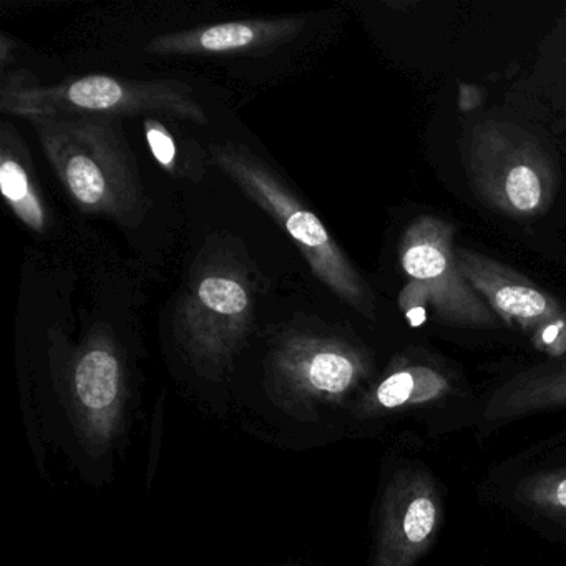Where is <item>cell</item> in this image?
Masks as SVG:
<instances>
[{
    "mask_svg": "<svg viewBox=\"0 0 566 566\" xmlns=\"http://www.w3.org/2000/svg\"><path fill=\"white\" fill-rule=\"evenodd\" d=\"M218 165L271 214L300 248L314 274L366 316H374L373 294L350 266L313 211L306 210L260 161L231 148H217Z\"/></svg>",
    "mask_w": 566,
    "mask_h": 566,
    "instance_id": "6da1fadb",
    "label": "cell"
},
{
    "mask_svg": "<svg viewBox=\"0 0 566 566\" xmlns=\"http://www.w3.org/2000/svg\"><path fill=\"white\" fill-rule=\"evenodd\" d=\"M35 120L45 154L82 210L127 213L134 207V174L104 122Z\"/></svg>",
    "mask_w": 566,
    "mask_h": 566,
    "instance_id": "7a4b0ae2",
    "label": "cell"
},
{
    "mask_svg": "<svg viewBox=\"0 0 566 566\" xmlns=\"http://www.w3.org/2000/svg\"><path fill=\"white\" fill-rule=\"evenodd\" d=\"M463 157L476 193L495 210L530 217L552 203V164L526 132L493 122L479 125L467 137Z\"/></svg>",
    "mask_w": 566,
    "mask_h": 566,
    "instance_id": "3957f363",
    "label": "cell"
},
{
    "mask_svg": "<svg viewBox=\"0 0 566 566\" xmlns=\"http://www.w3.org/2000/svg\"><path fill=\"white\" fill-rule=\"evenodd\" d=\"M453 228L437 218L422 217L410 224L400 244V263L410 284L400 304L409 317L419 303L432 307L442 323L453 326H499L500 317L467 283L452 248Z\"/></svg>",
    "mask_w": 566,
    "mask_h": 566,
    "instance_id": "277c9868",
    "label": "cell"
},
{
    "mask_svg": "<svg viewBox=\"0 0 566 566\" xmlns=\"http://www.w3.org/2000/svg\"><path fill=\"white\" fill-rule=\"evenodd\" d=\"M2 108L32 120L62 118L64 115H132L167 112L205 124L201 108L171 85L118 81L107 75H88L57 87L6 85Z\"/></svg>",
    "mask_w": 566,
    "mask_h": 566,
    "instance_id": "5b68a950",
    "label": "cell"
},
{
    "mask_svg": "<svg viewBox=\"0 0 566 566\" xmlns=\"http://www.w3.org/2000/svg\"><path fill=\"white\" fill-rule=\"evenodd\" d=\"M442 495L423 469L397 472L384 492L373 566H413L442 525Z\"/></svg>",
    "mask_w": 566,
    "mask_h": 566,
    "instance_id": "8992f818",
    "label": "cell"
},
{
    "mask_svg": "<svg viewBox=\"0 0 566 566\" xmlns=\"http://www.w3.org/2000/svg\"><path fill=\"white\" fill-rule=\"evenodd\" d=\"M455 254L467 283L485 297L500 321L535 329V336L546 327L566 324L565 311L532 281L475 251L460 248Z\"/></svg>",
    "mask_w": 566,
    "mask_h": 566,
    "instance_id": "52a82bcc",
    "label": "cell"
},
{
    "mask_svg": "<svg viewBox=\"0 0 566 566\" xmlns=\"http://www.w3.org/2000/svg\"><path fill=\"white\" fill-rule=\"evenodd\" d=\"M283 369L306 392L339 397L356 386L364 374V360L344 344L314 340L287 350Z\"/></svg>",
    "mask_w": 566,
    "mask_h": 566,
    "instance_id": "ba28073f",
    "label": "cell"
},
{
    "mask_svg": "<svg viewBox=\"0 0 566 566\" xmlns=\"http://www.w3.org/2000/svg\"><path fill=\"white\" fill-rule=\"evenodd\" d=\"M303 22H228L198 31L181 32L157 39L151 51L160 54H223L263 48L280 39L291 38Z\"/></svg>",
    "mask_w": 566,
    "mask_h": 566,
    "instance_id": "9c48e42d",
    "label": "cell"
},
{
    "mask_svg": "<svg viewBox=\"0 0 566 566\" xmlns=\"http://www.w3.org/2000/svg\"><path fill=\"white\" fill-rule=\"evenodd\" d=\"M75 397L92 430L107 436L120 403L122 374L117 356L107 347H92L75 367Z\"/></svg>",
    "mask_w": 566,
    "mask_h": 566,
    "instance_id": "30bf717a",
    "label": "cell"
},
{
    "mask_svg": "<svg viewBox=\"0 0 566 566\" xmlns=\"http://www.w3.org/2000/svg\"><path fill=\"white\" fill-rule=\"evenodd\" d=\"M450 382L439 370L409 366L387 376L374 392V406L394 410L400 407L436 402L450 392Z\"/></svg>",
    "mask_w": 566,
    "mask_h": 566,
    "instance_id": "8fae6325",
    "label": "cell"
},
{
    "mask_svg": "<svg viewBox=\"0 0 566 566\" xmlns=\"http://www.w3.org/2000/svg\"><path fill=\"white\" fill-rule=\"evenodd\" d=\"M563 403H566V369L518 382L510 392L503 390L490 403L486 416L490 419L513 417Z\"/></svg>",
    "mask_w": 566,
    "mask_h": 566,
    "instance_id": "7c38bea8",
    "label": "cell"
},
{
    "mask_svg": "<svg viewBox=\"0 0 566 566\" xmlns=\"http://www.w3.org/2000/svg\"><path fill=\"white\" fill-rule=\"evenodd\" d=\"M0 188L12 210L34 230L44 228V208L32 187L29 171L15 158L2 157L0 165Z\"/></svg>",
    "mask_w": 566,
    "mask_h": 566,
    "instance_id": "4fadbf2b",
    "label": "cell"
},
{
    "mask_svg": "<svg viewBox=\"0 0 566 566\" xmlns=\"http://www.w3.org/2000/svg\"><path fill=\"white\" fill-rule=\"evenodd\" d=\"M197 300L217 316L238 319L248 310V294L238 281L223 276L205 277L197 287Z\"/></svg>",
    "mask_w": 566,
    "mask_h": 566,
    "instance_id": "5bb4252c",
    "label": "cell"
},
{
    "mask_svg": "<svg viewBox=\"0 0 566 566\" xmlns=\"http://www.w3.org/2000/svg\"><path fill=\"white\" fill-rule=\"evenodd\" d=\"M522 502L549 513H566V469L538 473L520 483Z\"/></svg>",
    "mask_w": 566,
    "mask_h": 566,
    "instance_id": "9a60e30c",
    "label": "cell"
},
{
    "mask_svg": "<svg viewBox=\"0 0 566 566\" xmlns=\"http://www.w3.org/2000/svg\"><path fill=\"white\" fill-rule=\"evenodd\" d=\"M147 140L158 164L174 174L175 165H177V145L167 128L155 124V122H148Z\"/></svg>",
    "mask_w": 566,
    "mask_h": 566,
    "instance_id": "2e32d148",
    "label": "cell"
}]
</instances>
